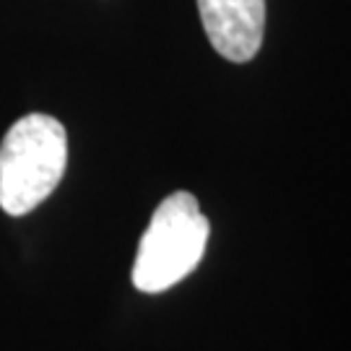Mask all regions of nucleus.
<instances>
[{"mask_svg": "<svg viewBox=\"0 0 351 351\" xmlns=\"http://www.w3.org/2000/svg\"><path fill=\"white\" fill-rule=\"evenodd\" d=\"M68 133L52 114L16 120L0 143V208L24 216L50 198L65 175Z\"/></svg>", "mask_w": 351, "mask_h": 351, "instance_id": "f257e3e1", "label": "nucleus"}, {"mask_svg": "<svg viewBox=\"0 0 351 351\" xmlns=\"http://www.w3.org/2000/svg\"><path fill=\"white\" fill-rule=\"evenodd\" d=\"M211 224L188 190L167 195L151 216L133 263V287L159 294L195 271L208 245Z\"/></svg>", "mask_w": 351, "mask_h": 351, "instance_id": "f03ea898", "label": "nucleus"}, {"mask_svg": "<svg viewBox=\"0 0 351 351\" xmlns=\"http://www.w3.org/2000/svg\"><path fill=\"white\" fill-rule=\"evenodd\" d=\"M206 37L232 63L252 60L265 32V0H198Z\"/></svg>", "mask_w": 351, "mask_h": 351, "instance_id": "7ed1b4c3", "label": "nucleus"}]
</instances>
